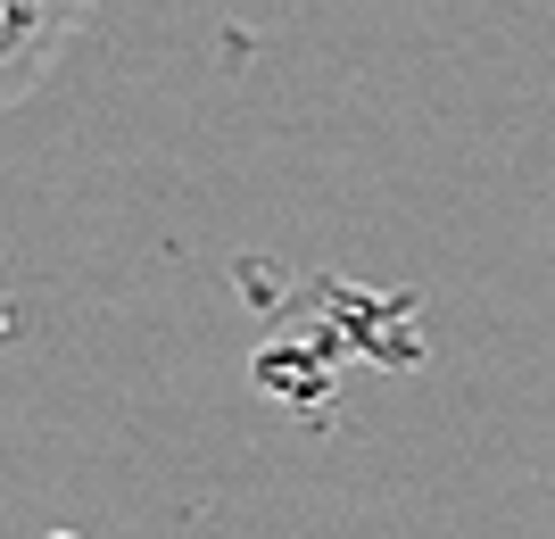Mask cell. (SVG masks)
<instances>
[{"label":"cell","instance_id":"obj_1","mask_svg":"<svg viewBox=\"0 0 555 539\" xmlns=\"http://www.w3.org/2000/svg\"><path fill=\"white\" fill-rule=\"evenodd\" d=\"M83 17H92V0H0V100L9 108L59 67V50L83 34Z\"/></svg>","mask_w":555,"mask_h":539}]
</instances>
